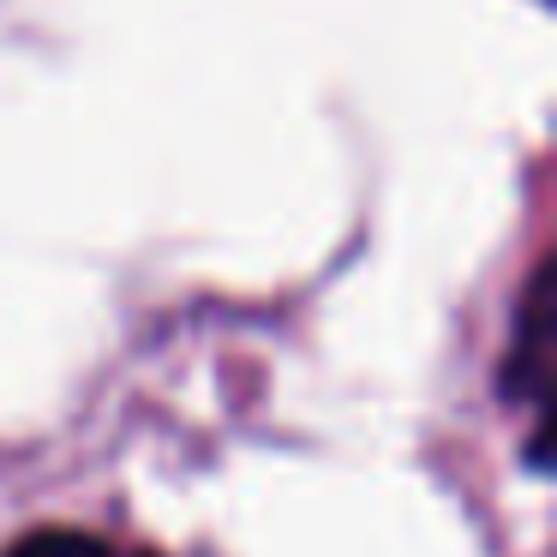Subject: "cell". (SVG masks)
Listing matches in <instances>:
<instances>
[{
    "instance_id": "obj_1",
    "label": "cell",
    "mask_w": 557,
    "mask_h": 557,
    "mask_svg": "<svg viewBox=\"0 0 557 557\" xmlns=\"http://www.w3.org/2000/svg\"><path fill=\"white\" fill-rule=\"evenodd\" d=\"M557 264L545 258L533 270L528 294H521L516 330H509V354H504V401H528L545 420L552 408V348H557Z\"/></svg>"
},
{
    "instance_id": "obj_3",
    "label": "cell",
    "mask_w": 557,
    "mask_h": 557,
    "mask_svg": "<svg viewBox=\"0 0 557 557\" xmlns=\"http://www.w3.org/2000/svg\"><path fill=\"white\" fill-rule=\"evenodd\" d=\"M138 557H157V552H138Z\"/></svg>"
},
{
    "instance_id": "obj_2",
    "label": "cell",
    "mask_w": 557,
    "mask_h": 557,
    "mask_svg": "<svg viewBox=\"0 0 557 557\" xmlns=\"http://www.w3.org/2000/svg\"><path fill=\"white\" fill-rule=\"evenodd\" d=\"M0 557H114V545L78 528H37V533H18Z\"/></svg>"
}]
</instances>
